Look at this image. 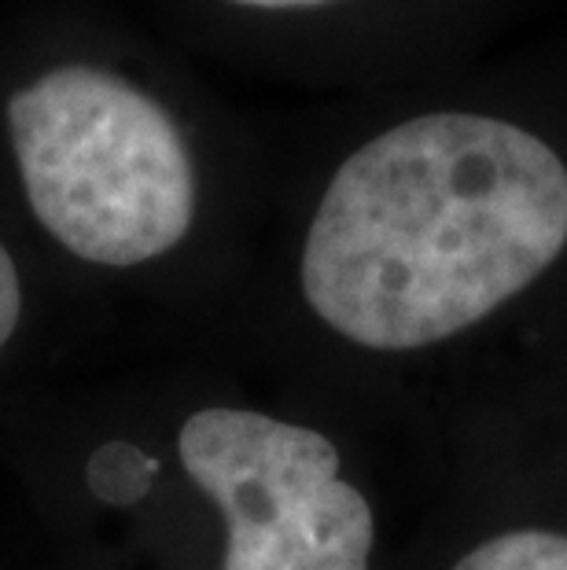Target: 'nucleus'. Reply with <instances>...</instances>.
<instances>
[{
	"instance_id": "1",
	"label": "nucleus",
	"mask_w": 567,
	"mask_h": 570,
	"mask_svg": "<svg viewBox=\"0 0 567 570\" xmlns=\"http://www.w3.org/2000/svg\"><path fill=\"white\" fill-rule=\"evenodd\" d=\"M567 247V166L524 126L420 115L335 169L303 247L310 309L365 350L442 343Z\"/></svg>"
},
{
	"instance_id": "4",
	"label": "nucleus",
	"mask_w": 567,
	"mask_h": 570,
	"mask_svg": "<svg viewBox=\"0 0 567 570\" xmlns=\"http://www.w3.org/2000/svg\"><path fill=\"white\" fill-rule=\"evenodd\" d=\"M453 570H567V533L509 530L476 544Z\"/></svg>"
},
{
	"instance_id": "3",
	"label": "nucleus",
	"mask_w": 567,
	"mask_h": 570,
	"mask_svg": "<svg viewBox=\"0 0 567 570\" xmlns=\"http://www.w3.org/2000/svg\"><path fill=\"white\" fill-rule=\"evenodd\" d=\"M177 453L225 519L222 570H369L377 515L321 431L218 405L192 412Z\"/></svg>"
},
{
	"instance_id": "6",
	"label": "nucleus",
	"mask_w": 567,
	"mask_h": 570,
	"mask_svg": "<svg viewBox=\"0 0 567 570\" xmlns=\"http://www.w3.org/2000/svg\"><path fill=\"white\" fill-rule=\"evenodd\" d=\"M22 317V281L19 265L11 258V250L0 244V354H4L8 338L16 335Z\"/></svg>"
},
{
	"instance_id": "5",
	"label": "nucleus",
	"mask_w": 567,
	"mask_h": 570,
	"mask_svg": "<svg viewBox=\"0 0 567 570\" xmlns=\"http://www.w3.org/2000/svg\"><path fill=\"white\" fill-rule=\"evenodd\" d=\"M151 460L140 456V449L133 445H104L96 460L89 464V482L92 490L111 504H129L151 487Z\"/></svg>"
},
{
	"instance_id": "2",
	"label": "nucleus",
	"mask_w": 567,
	"mask_h": 570,
	"mask_svg": "<svg viewBox=\"0 0 567 570\" xmlns=\"http://www.w3.org/2000/svg\"><path fill=\"white\" fill-rule=\"evenodd\" d=\"M22 196L75 258L129 269L170 254L196 222V163L174 115L129 78L63 63L8 100Z\"/></svg>"
},
{
	"instance_id": "7",
	"label": "nucleus",
	"mask_w": 567,
	"mask_h": 570,
	"mask_svg": "<svg viewBox=\"0 0 567 570\" xmlns=\"http://www.w3.org/2000/svg\"><path fill=\"white\" fill-rule=\"evenodd\" d=\"M239 8H262V11H295V8H321L329 0H228Z\"/></svg>"
}]
</instances>
